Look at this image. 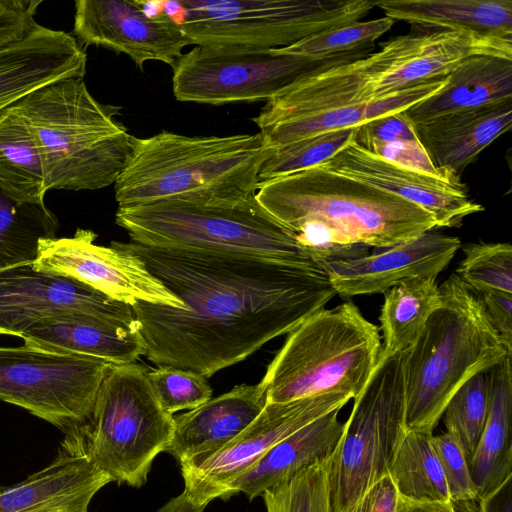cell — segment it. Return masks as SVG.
<instances>
[{"label": "cell", "mask_w": 512, "mask_h": 512, "mask_svg": "<svg viewBox=\"0 0 512 512\" xmlns=\"http://www.w3.org/2000/svg\"><path fill=\"white\" fill-rule=\"evenodd\" d=\"M506 102H512V57L476 54L460 61L439 91L405 112L412 123H418L446 113Z\"/></svg>", "instance_id": "obj_25"}, {"label": "cell", "mask_w": 512, "mask_h": 512, "mask_svg": "<svg viewBox=\"0 0 512 512\" xmlns=\"http://www.w3.org/2000/svg\"><path fill=\"white\" fill-rule=\"evenodd\" d=\"M398 165L428 174H450L436 170L418 140L372 144L363 148ZM453 175V174H452Z\"/></svg>", "instance_id": "obj_43"}, {"label": "cell", "mask_w": 512, "mask_h": 512, "mask_svg": "<svg viewBox=\"0 0 512 512\" xmlns=\"http://www.w3.org/2000/svg\"><path fill=\"white\" fill-rule=\"evenodd\" d=\"M507 356L489 371L486 423L469 463L478 499L512 475V361Z\"/></svg>", "instance_id": "obj_28"}, {"label": "cell", "mask_w": 512, "mask_h": 512, "mask_svg": "<svg viewBox=\"0 0 512 512\" xmlns=\"http://www.w3.org/2000/svg\"><path fill=\"white\" fill-rule=\"evenodd\" d=\"M274 151L260 132L187 136L163 130L134 136L129 160L114 183L115 200L118 207L242 201L255 195L260 170Z\"/></svg>", "instance_id": "obj_3"}, {"label": "cell", "mask_w": 512, "mask_h": 512, "mask_svg": "<svg viewBox=\"0 0 512 512\" xmlns=\"http://www.w3.org/2000/svg\"><path fill=\"white\" fill-rule=\"evenodd\" d=\"M488 371L464 383L451 397L442 414L446 432L456 437L468 464L487 419L490 392Z\"/></svg>", "instance_id": "obj_35"}, {"label": "cell", "mask_w": 512, "mask_h": 512, "mask_svg": "<svg viewBox=\"0 0 512 512\" xmlns=\"http://www.w3.org/2000/svg\"><path fill=\"white\" fill-rule=\"evenodd\" d=\"M406 428L402 353L385 355L354 405L328 466L332 512H343L389 469Z\"/></svg>", "instance_id": "obj_11"}, {"label": "cell", "mask_w": 512, "mask_h": 512, "mask_svg": "<svg viewBox=\"0 0 512 512\" xmlns=\"http://www.w3.org/2000/svg\"><path fill=\"white\" fill-rule=\"evenodd\" d=\"M148 370L136 363L112 364L85 429L93 464L112 482L135 488L147 482L154 459L166 451L175 431L174 416L160 405Z\"/></svg>", "instance_id": "obj_9"}, {"label": "cell", "mask_w": 512, "mask_h": 512, "mask_svg": "<svg viewBox=\"0 0 512 512\" xmlns=\"http://www.w3.org/2000/svg\"><path fill=\"white\" fill-rule=\"evenodd\" d=\"M58 228L44 202L22 201L0 188V270L33 264L40 241L56 237Z\"/></svg>", "instance_id": "obj_32"}, {"label": "cell", "mask_w": 512, "mask_h": 512, "mask_svg": "<svg viewBox=\"0 0 512 512\" xmlns=\"http://www.w3.org/2000/svg\"><path fill=\"white\" fill-rule=\"evenodd\" d=\"M455 274L471 291L512 293V247L509 243H473L464 247Z\"/></svg>", "instance_id": "obj_37"}, {"label": "cell", "mask_w": 512, "mask_h": 512, "mask_svg": "<svg viewBox=\"0 0 512 512\" xmlns=\"http://www.w3.org/2000/svg\"><path fill=\"white\" fill-rule=\"evenodd\" d=\"M266 404V395L259 383L235 386L227 393L174 416L175 431L165 452L178 463L215 452L243 431Z\"/></svg>", "instance_id": "obj_23"}, {"label": "cell", "mask_w": 512, "mask_h": 512, "mask_svg": "<svg viewBox=\"0 0 512 512\" xmlns=\"http://www.w3.org/2000/svg\"><path fill=\"white\" fill-rule=\"evenodd\" d=\"M396 512H457V510L452 502L414 501L399 495Z\"/></svg>", "instance_id": "obj_47"}, {"label": "cell", "mask_w": 512, "mask_h": 512, "mask_svg": "<svg viewBox=\"0 0 512 512\" xmlns=\"http://www.w3.org/2000/svg\"><path fill=\"white\" fill-rule=\"evenodd\" d=\"M20 338L25 344L45 350L99 358L112 364L135 363L145 354L144 340L136 328L84 313L41 319Z\"/></svg>", "instance_id": "obj_24"}, {"label": "cell", "mask_w": 512, "mask_h": 512, "mask_svg": "<svg viewBox=\"0 0 512 512\" xmlns=\"http://www.w3.org/2000/svg\"><path fill=\"white\" fill-rule=\"evenodd\" d=\"M41 0H0V50L24 38L37 25L34 15Z\"/></svg>", "instance_id": "obj_42"}, {"label": "cell", "mask_w": 512, "mask_h": 512, "mask_svg": "<svg viewBox=\"0 0 512 512\" xmlns=\"http://www.w3.org/2000/svg\"><path fill=\"white\" fill-rule=\"evenodd\" d=\"M321 168L392 193L427 211L436 227H455L484 208L470 200L458 176L428 174L381 158L360 147L354 138Z\"/></svg>", "instance_id": "obj_18"}, {"label": "cell", "mask_w": 512, "mask_h": 512, "mask_svg": "<svg viewBox=\"0 0 512 512\" xmlns=\"http://www.w3.org/2000/svg\"><path fill=\"white\" fill-rule=\"evenodd\" d=\"M382 354L379 329L348 301L292 330L259 383L267 403L328 393L356 398Z\"/></svg>", "instance_id": "obj_8"}, {"label": "cell", "mask_w": 512, "mask_h": 512, "mask_svg": "<svg viewBox=\"0 0 512 512\" xmlns=\"http://www.w3.org/2000/svg\"><path fill=\"white\" fill-rule=\"evenodd\" d=\"M97 235L78 228L72 237L47 238L39 243L34 269L79 281L105 296L133 305L136 302L183 308L184 305L134 254L113 241L94 243Z\"/></svg>", "instance_id": "obj_15"}, {"label": "cell", "mask_w": 512, "mask_h": 512, "mask_svg": "<svg viewBox=\"0 0 512 512\" xmlns=\"http://www.w3.org/2000/svg\"><path fill=\"white\" fill-rule=\"evenodd\" d=\"M511 124L512 102H506L442 114L413 126L436 170L458 176Z\"/></svg>", "instance_id": "obj_22"}, {"label": "cell", "mask_w": 512, "mask_h": 512, "mask_svg": "<svg viewBox=\"0 0 512 512\" xmlns=\"http://www.w3.org/2000/svg\"><path fill=\"white\" fill-rule=\"evenodd\" d=\"M35 135L47 191L97 190L116 182L132 152L121 107L98 102L82 77L45 84L11 105Z\"/></svg>", "instance_id": "obj_4"}, {"label": "cell", "mask_w": 512, "mask_h": 512, "mask_svg": "<svg viewBox=\"0 0 512 512\" xmlns=\"http://www.w3.org/2000/svg\"><path fill=\"white\" fill-rule=\"evenodd\" d=\"M446 82L447 75L403 89L371 103L322 110L276 123L259 132L269 146L277 149L317 134L356 128L373 119L410 108L435 94Z\"/></svg>", "instance_id": "obj_29"}, {"label": "cell", "mask_w": 512, "mask_h": 512, "mask_svg": "<svg viewBox=\"0 0 512 512\" xmlns=\"http://www.w3.org/2000/svg\"><path fill=\"white\" fill-rule=\"evenodd\" d=\"M355 128L333 130L275 149L260 170V180L288 175L319 165L354 138Z\"/></svg>", "instance_id": "obj_38"}, {"label": "cell", "mask_w": 512, "mask_h": 512, "mask_svg": "<svg viewBox=\"0 0 512 512\" xmlns=\"http://www.w3.org/2000/svg\"><path fill=\"white\" fill-rule=\"evenodd\" d=\"M84 313L136 328L130 305L32 264L0 270V334L21 337L44 318Z\"/></svg>", "instance_id": "obj_17"}, {"label": "cell", "mask_w": 512, "mask_h": 512, "mask_svg": "<svg viewBox=\"0 0 512 512\" xmlns=\"http://www.w3.org/2000/svg\"><path fill=\"white\" fill-rule=\"evenodd\" d=\"M476 54L512 57V41L462 30L397 36L365 57H337L300 74L252 120L262 130L322 110L371 103L444 77Z\"/></svg>", "instance_id": "obj_2"}, {"label": "cell", "mask_w": 512, "mask_h": 512, "mask_svg": "<svg viewBox=\"0 0 512 512\" xmlns=\"http://www.w3.org/2000/svg\"><path fill=\"white\" fill-rule=\"evenodd\" d=\"M112 482L89 458L84 436H65L56 457L24 480L0 486V512H88Z\"/></svg>", "instance_id": "obj_20"}, {"label": "cell", "mask_w": 512, "mask_h": 512, "mask_svg": "<svg viewBox=\"0 0 512 512\" xmlns=\"http://www.w3.org/2000/svg\"><path fill=\"white\" fill-rule=\"evenodd\" d=\"M178 20L192 45L254 49L291 46L360 21L368 0H180Z\"/></svg>", "instance_id": "obj_10"}, {"label": "cell", "mask_w": 512, "mask_h": 512, "mask_svg": "<svg viewBox=\"0 0 512 512\" xmlns=\"http://www.w3.org/2000/svg\"><path fill=\"white\" fill-rule=\"evenodd\" d=\"M147 377L160 405L171 415L192 410L212 398L213 390L206 378L189 370L149 368Z\"/></svg>", "instance_id": "obj_39"}, {"label": "cell", "mask_w": 512, "mask_h": 512, "mask_svg": "<svg viewBox=\"0 0 512 512\" xmlns=\"http://www.w3.org/2000/svg\"><path fill=\"white\" fill-rule=\"evenodd\" d=\"M115 222L130 241L146 246L242 254L322 269L255 195L231 203L158 201L118 207Z\"/></svg>", "instance_id": "obj_7"}, {"label": "cell", "mask_w": 512, "mask_h": 512, "mask_svg": "<svg viewBox=\"0 0 512 512\" xmlns=\"http://www.w3.org/2000/svg\"><path fill=\"white\" fill-rule=\"evenodd\" d=\"M255 198L295 234L316 228L377 249L434 230V218L419 206L320 166L260 182Z\"/></svg>", "instance_id": "obj_6"}, {"label": "cell", "mask_w": 512, "mask_h": 512, "mask_svg": "<svg viewBox=\"0 0 512 512\" xmlns=\"http://www.w3.org/2000/svg\"><path fill=\"white\" fill-rule=\"evenodd\" d=\"M206 506L193 501L184 491L170 499L157 512H204Z\"/></svg>", "instance_id": "obj_48"}, {"label": "cell", "mask_w": 512, "mask_h": 512, "mask_svg": "<svg viewBox=\"0 0 512 512\" xmlns=\"http://www.w3.org/2000/svg\"><path fill=\"white\" fill-rule=\"evenodd\" d=\"M460 246L457 237L430 230L378 252L331 263L326 271L336 293L343 298L380 294L405 280L436 278Z\"/></svg>", "instance_id": "obj_19"}, {"label": "cell", "mask_w": 512, "mask_h": 512, "mask_svg": "<svg viewBox=\"0 0 512 512\" xmlns=\"http://www.w3.org/2000/svg\"><path fill=\"white\" fill-rule=\"evenodd\" d=\"M112 363L28 344L0 347V399L49 422L65 436H84Z\"/></svg>", "instance_id": "obj_12"}, {"label": "cell", "mask_w": 512, "mask_h": 512, "mask_svg": "<svg viewBox=\"0 0 512 512\" xmlns=\"http://www.w3.org/2000/svg\"><path fill=\"white\" fill-rule=\"evenodd\" d=\"M431 444L440 463L449 497L454 503H468L478 500L465 454L452 434L432 436Z\"/></svg>", "instance_id": "obj_40"}, {"label": "cell", "mask_w": 512, "mask_h": 512, "mask_svg": "<svg viewBox=\"0 0 512 512\" xmlns=\"http://www.w3.org/2000/svg\"><path fill=\"white\" fill-rule=\"evenodd\" d=\"M394 22L386 16L369 21H357L309 36L291 46L270 51L311 63H323L368 48L390 30Z\"/></svg>", "instance_id": "obj_34"}, {"label": "cell", "mask_w": 512, "mask_h": 512, "mask_svg": "<svg viewBox=\"0 0 512 512\" xmlns=\"http://www.w3.org/2000/svg\"><path fill=\"white\" fill-rule=\"evenodd\" d=\"M73 32L79 44L124 53L141 70L147 61L173 67L192 45L174 16L151 15L140 1L77 0Z\"/></svg>", "instance_id": "obj_16"}, {"label": "cell", "mask_w": 512, "mask_h": 512, "mask_svg": "<svg viewBox=\"0 0 512 512\" xmlns=\"http://www.w3.org/2000/svg\"><path fill=\"white\" fill-rule=\"evenodd\" d=\"M398 497L392 479L386 475L343 512H396Z\"/></svg>", "instance_id": "obj_44"}, {"label": "cell", "mask_w": 512, "mask_h": 512, "mask_svg": "<svg viewBox=\"0 0 512 512\" xmlns=\"http://www.w3.org/2000/svg\"><path fill=\"white\" fill-rule=\"evenodd\" d=\"M334 410L284 438L228 488L227 499L243 493L253 500L274 485L330 457L344 429Z\"/></svg>", "instance_id": "obj_26"}, {"label": "cell", "mask_w": 512, "mask_h": 512, "mask_svg": "<svg viewBox=\"0 0 512 512\" xmlns=\"http://www.w3.org/2000/svg\"><path fill=\"white\" fill-rule=\"evenodd\" d=\"M0 188L22 201L44 202L47 192L34 133L11 108L0 113Z\"/></svg>", "instance_id": "obj_31"}, {"label": "cell", "mask_w": 512, "mask_h": 512, "mask_svg": "<svg viewBox=\"0 0 512 512\" xmlns=\"http://www.w3.org/2000/svg\"><path fill=\"white\" fill-rule=\"evenodd\" d=\"M433 433L407 431L389 469L401 497L426 502H451L446 481L431 444Z\"/></svg>", "instance_id": "obj_33"}, {"label": "cell", "mask_w": 512, "mask_h": 512, "mask_svg": "<svg viewBox=\"0 0 512 512\" xmlns=\"http://www.w3.org/2000/svg\"><path fill=\"white\" fill-rule=\"evenodd\" d=\"M478 501V512H512V475Z\"/></svg>", "instance_id": "obj_46"}, {"label": "cell", "mask_w": 512, "mask_h": 512, "mask_svg": "<svg viewBox=\"0 0 512 512\" xmlns=\"http://www.w3.org/2000/svg\"><path fill=\"white\" fill-rule=\"evenodd\" d=\"M441 304L442 295L432 276L405 280L386 291L379 316L384 339L382 354L407 351Z\"/></svg>", "instance_id": "obj_30"}, {"label": "cell", "mask_w": 512, "mask_h": 512, "mask_svg": "<svg viewBox=\"0 0 512 512\" xmlns=\"http://www.w3.org/2000/svg\"><path fill=\"white\" fill-rule=\"evenodd\" d=\"M413 123L405 110L373 119L355 128L354 141L362 148L395 141H416Z\"/></svg>", "instance_id": "obj_41"}, {"label": "cell", "mask_w": 512, "mask_h": 512, "mask_svg": "<svg viewBox=\"0 0 512 512\" xmlns=\"http://www.w3.org/2000/svg\"><path fill=\"white\" fill-rule=\"evenodd\" d=\"M330 457L266 489L261 495L266 512H332L328 484Z\"/></svg>", "instance_id": "obj_36"}, {"label": "cell", "mask_w": 512, "mask_h": 512, "mask_svg": "<svg viewBox=\"0 0 512 512\" xmlns=\"http://www.w3.org/2000/svg\"><path fill=\"white\" fill-rule=\"evenodd\" d=\"M478 296L493 327L512 349V293L487 291Z\"/></svg>", "instance_id": "obj_45"}, {"label": "cell", "mask_w": 512, "mask_h": 512, "mask_svg": "<svg viewBox=\"0 0 512 512\" xmlns=\"http://www.w3.org/2000/svg\"><path fill=\"white\" fill-rule=\"evenodd\" d=\"M352 399L328 393L284 403H267L234 439L215 452L179 463L184 492L196 503L227 499L231 483L287 436Z\"/></svg>", "instance_id": "obj_14"}, {"label": "cell", "mask_w": 512, "mask_h": 512, "mask_svg": "<svg viewBox=\"0 0 512 512\" xmlns=\"http://www.w3.org/2000/svg\"><path fill=\"white\" fill-rule=\"evenodd\" d=\"M184 305H131L144 356L208 378L289 334L337 295L327 271L265 258L117 242Z\"/></svg>", "instance_id": "obj_1"}, {"label": "cell", "mask_w": 512, "mask_h": 512, "mask_svg": "<svg viewBox=\"0 0 512 512\" xmlns=\"http://www.w3.org/2000/svg\"><path fill=\"white\" fill-rule=\"evenodd\" d=\"M86 64L74 36L37 24L22 41L0 50V113L45 84L83 78Z\"/></svg>", "instance_id": "obj_21"}, {"label": "cell", "mask_w": 512, "mask_h": 512, "mask_svg": "<svg viewBox=\"0 0 512 512\" xmlns=\"http://www.w3.org/2000/svg\"><path fill=\"white\" fill-rule=\"evenodd\" d=\"M374 6L394 21L512 40L511 0H382Z\"/></svg>", "instance_id": "obj_27"}, {"label": "cell", "mask_w": 512, "mask_h": 512, "mask_svg": "<svg viewBox=\"0 0 512 512\" xmlns=\"http://www.w3.org/2000/svg\"><path fill=\"white\" fill-rule=\"evenodd\" d=\"M439 289L441 306L402 353L407 431L433 433L464 383L512 355L479 296L455 273Z\"/></svg>", "instance_id": "obj_5"}, {"label": "cell", "mask_w": 512, "mask_h": 512, "mask_svg": "<svg viewBox=\"0 0 512 512\" xmlns=\"http://www.w3.org/2000/svg\"><path fill=\"white\" fill-rule=\"evenodd\" d=\"M319 64L266 49L196 45L173 65L172 91L199 104L268 101Z\"/></svg>", "instance_id": "obj_13"}]
</instances>
